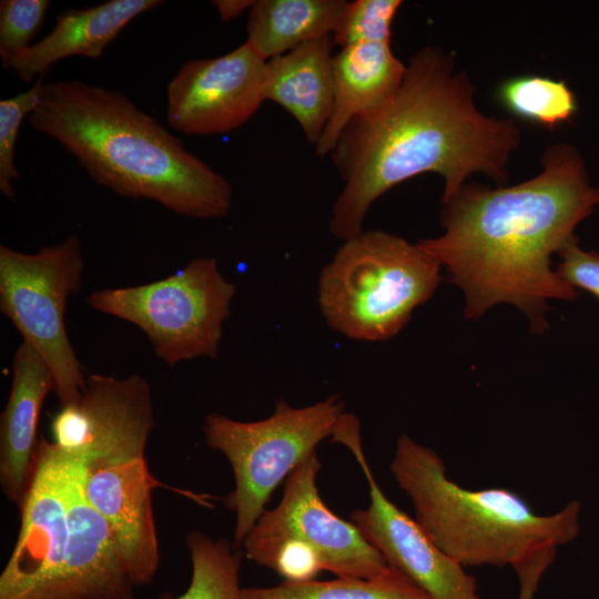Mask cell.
I'll list each match as a JSON object with an SVG mask.
<instances>
[{"mask_svg":"<svg viewBox=\"0 0 599 599\" xmlns=\"http://www.w3.org/2000/svg\"><path fill=\"white\" fill-rule=\"evenodd\" d=\"M440 264L419 243L384 231L345 240L318 280V304L329 327L349 338L397 335L435 293Z\"/></svg>","mask_w":599,"mask_h":599,"instance_id":"5b68a950","label":"cell"},{"mask_svg":"<svg viewBox=\"0 0 599 599\" xmlns=\"http://www.w3.org/2000/svg\"><path fill=\"white\" fill-rule=\"evenodd\" d=\"M54 379L43 358L21 342L12 361V383L0 424V481L4 495L19 507L37 463V426Z\"/></svg>","mask_w":599,"mask_h":599,"instance_id":"2e32d148","label":"cell"},{"mask_svg":"<svg viewBox=\"0 0 599 599\" xmlns=\"http://www.w3.org/2000/svg\"><path fill=\"white\" fill-rule=\"evenodd\" d=\"M265 81L266 61L245 42L216 58L189 60L167 84V122L189 135L235 130L266 101Z\"/></svg>","mask_w":599,"mask_h":599,"instance_id":"4fadbf2b","label":"cell"},{"mask_svg":"<svg viewBox=\"0 0 599 599\" xmlns=\"http://www.w3.org/2000/svg\"><path fill=\"white\" fill-rule=\"evenodd\" d=\"M332 34L266 61L265 99L281 105L315 146L334 102Z\"/></svg>","mask_w":599,"mask_h":599,"instance_id":"d6986e66","label":"cell"},{"mask_svg":"<svg viewBox=\"0 0 599 599\" xmlns=\"http://www.w3.org/2000/svg\"><path fill=\"white\" fill-rule=\"evenodd\" d=\"M343 409V400L333 395L300 408L281 399L274 413L258 422L216 413L205 417L207 446L226 457L234 474L235 487L226 506L235 511V549L242 547L278 484L333 435Z\"/></svg>","mask_w":599,"mask_h":599,"instance_id":"8992f818","label":"cell"},{"mask_svg":"<svg viewBox=\"0 0 599 599\" xmlns=\"http://www.w3.org/2000/svg\"><path fill=\"white\" fill-rule=\"evenodd\" d=\"M236 287L214 257H197L176 273L148 284L92 292L87 304L138 326L155 355L173 367L215 358Z\"/></svg>","mask_w":599,"mask_h":599,"instance_id":"52a82bcc","label":"cell"},{"mask_svg":"<svg viewBox=\"0 0 599 599\" xmlns=\"http://www.w3.org/2000/svg\"><path fill=\"white\" fill-rule=\"evenodd\" d=\"M557 548L554 544L544 545L512 567L519 580L518 599H535L540 579L554 562Z\"/></svg>","mask_w":599,"mask_h":599,"instance_id":"83f0119b","label":"cell"},{"mask_svg":"<svg viewBox=\"0 0 599 599\" xmlns=\"http://www.w3.org/2000/svg\"><path fill=\"white\" fill-rule=\"evenodd\" d=\"M48 0H2L0 2V58L4 67L31 45L40 30Z\"/></svg>","mask_w":599,"mask_h":599,"instance_id":"484cf974","label":"cell"},{"mask_svg":"<svg viewBox=\"0 0 599 599\" xmlns=\"http://www.w3.org/2000/svg\"><path fill=\"white\" fill-rule=\"evenodd\" d=\"M192 575L187 589L159 599H243L240 587L241 555L227 539H212L192 530L185 539Z\"/></svg>","mask_w":599,"mask_h":599,"instance_id":"7402d4cb","label":"cell"},{"mask_svg":"<svg viewBox=\"0 0 599 599\" xmlns=\"http://www.w3.org/2000/svg\"><path fill=\"white\" fill-rule=\"evenodd\" d=\"M402 6L399 0H356L346 3L332 34L344 48L359 42L390 43L392 21Z\"/></svg>","mask_w":599,"mask_h":599,"instance_id":"cb8c5ba5","label":"cell"},{"mask_svg":"<svg viewBox=\"0 0 599 599\" xmlns=\"http://www.w3.org/2000/svg\"><path fill=\"white\" fill-rule=\"evenodd\" d=\"M319 469L314 451L288 475L281 501L262 514L243 540L246 557L270 568L280 550L294 547L313 555L322 570L337 577L384 576L392 566L382 554L353 522L341 519L323 502L316 484Z\"/></svg>","mask_w":599,"mask_h":599,"instance_id":"9c48e42d","label":"cell"},{"mask_svg":"<svg viewBox=\"0 0 599 599\" xmlns=\"http://www.w3.org/2000/svg\"><path fill=\"white\" fill-rule=\"evenodd\" d=\"M44 75L37 79L27 91L0 100V191L8 199H14L13 182L20 177L14 164V150L23 119L33 112L38 104Z\"/></svg>","mask_w":599,"mask_h":599,"instance_id":"d4e9b609","label":"cell"},{"mask_svg":"<svg viewBox=\"0 0 599 599\" xmlns=\"http://www.w3.org/2000/svg\"><path fill=\"white\" fill-rule=\"evenodd\" d=\"M345 0H258L250 10L245 43L263 60L333 34Z\"/></svg>","mask_w":599,"mask_h":599,"instance_id":"ffe728a7","label":"cell"},{"mask_svg":"<svg viewBox=\"0 0 599 599\" xmlns=\"http://www.w3.org/2000/svg\"><path fill=\"white\" fill-rule=\"evenodd\" d=\"M521 135L511 119L481 113L469 77L438 47H424L406 64L402 85L379 109L352 120L329 156L344 186L329 221L343 241L363 232L373 203L423 173L444 179L441 203L474 173L499 186Z\"/></svg>","mask_w":599,"mask_h":599,"instance_id":"7a4b0ae2","label":"cell"},{"mask_svg":"<svg viewBox=\"0 0 599 599\" xmlns=\"http://www.w3.org/2000/svg\"><path fill=\"white\" fill-rule=\"evenodd\" d=\"M156 486L145 457L85 468V498L110 526L136 587L150 583L160 564L151 498Z\"/></svg>","mask_w":599,"mask_h":599,"instance_id":"9a60e30c","label":"cell"},{"mask_svg":"<svg viewBox=\"0 0 599 599\" xmlns=\"http://www.w3.org/2000/svg\"><path fill=\"white\" fill-rule=\"evenodd\" d=\"M332 437L352 451L368 485L369 504L365 509L353 511L351 520L387 564L432 599H480L476 578L383 493L363 451L359 420L345 413Z\"/></svg>","mask_w":599,"mask_h":599,"instance_id":"30bf717a","label":"cell"},{"mask_svg":"<svg viewBox=\"0 0 599 599\" xmlns=\"http://www.w3.org/2000/svg\"><path fill=\"white\" fill-rule=\"evenodd\" d=\"M559 255L558 275L575 290L582 288L599 298V253L583 251L575 240Z\"/></svg>","mask_w":599,"mask_h":599,"instance_id":"4316f807","label":"cell"},{"mask_svg":"<svg viewBox=\"0 0 599 599\" xmlns=\"http://www.w3.org/2000/svg\"><path fill=\"white\" fill-rule=\"evenodd\" d=\"M84 477L85 466L73 458L68 545L45 599H133L136 586L110 526L85 498Z\"/></svg>","mask_w":599,"mask_h":599,"instance_id":"5bb4252c","label":"cell"},{"mask_svg":"<svg viewBox=\"0 0 599 599\" xmlns=\"http://www.w3.org/2000/svg\"><path fill=\"white\" fill-rule=\"evenodd\" d=\"M243 599H432L403 572L392 567L382 577L364 579L285 581L272 587L242 589Z\"/></svg>","mask_w":599,"mask_h":599,"instance_id":"44dd1931","label":"cell"},{"mask_svg":"<svg viewBox=\"0 0 599 599\" xmlns=\"http://www.w3.org/2000/svg\"><path fill=\"white\" fill-rule=\"evenodd\" d=\"M541 166L511 186L464 184L441 203L444 233L419 242L464 291L469 319L508 303L540 334L548 328V301L577 296L551 268V256L577 240L575 229L599 205V189L570 144L548 146Z\"/></svg>","mask_w":599,"mask_h":599,"instance_id":"6da1fadb","label":"cell"},{"mask_svg":"<svg viewBox=\"0 0 599 599\" xmlns=\"http://www.w3.org/2000/svg\"><path fill=\"white\" fill-rule=\"evenodd\" d=\"M29 122L121 196L195 219L231 210L229 181L119 90L80 80L44 82Z\"/></svg>","mask_w":599,"mask_h":599,"instance_id":"3957f363","label":"cell"},{"mask_svg":"<svg viewBox=\"0 0 599 599\" xmlns=\"http://www.w3.org/2000/svg\"><path fill=\"white\" fill-rule=\"evenodd\" d=\"M73 457L39 443L37 463L20 506L17 542L0 575V599H45L64 559L69 537L68 484Z\"/></svg>","mask_w":599,"mask_h":599,"instance_id":"7c38bea8","label":"cell"},{"mask_svg":"<svg viewBox=\"0 0 599 599\" xmlns=\"http://www.w3.org/2000/svg\"><path fill=\"white\" fill-rule=\"evenodd\" d=\"M83 270L75 235L35 253L0 246V311L48 365L60 406L79 400L87 382L64 321L69 297L80 290Z\"/></svg>","mask_w":599,"mask_h":599,"instance_id":"ba28073f","label":"cell"},{"mask_svg":"<svg viewBox=\"0 0 599 599\" xmlns=\"http://www.w3.org/2000/svg\"><path fill=\"white\" fill-rule=\"evenodd\" d=\"M155 426L150 385L139 374L125 378L92 374L73 404L52 417V443L92 468L145 457Z\"/></svg>","mask_w":599,"mask_h":599,"instance_id":"8fae6325","label":"cell"},{"mask_svg":"<svg viewBox=\"0 0 599 599\" xmlns=\"http://www.w3.org/2000/svg\"><path fill=\"white\" fill-rule=\"evenodd\" d=\"M500 103L516 116L555 128L577 111V100L569 87L542 75H519L498 89Z\"/></svg>","mask_w":599,"mask_h":599,"instance_id":"603a6c76","label":"cell"},{"mask_svg":"<svg viewBox=\"0 0 599 599\" xmlns=\"http://www.w3.org/2000/svg\"><path fill=\"white\" fill-rule=\"evenodd\" d=\"M161 3L160 0H110L63 11L49 34L18 53L3 68L12 70L21 81L30 82L64 58L99 59L132 20Z\"/></svg>","mask_w":599,"mask_h":599,"instance_id":"ac0fdd59","label":"cell"},{"mask_svg":"<svg viewBox=\"0 0 599 599\" xmlns=\"http://www.w3.org/2000/svg\"><path fill=\"white\" fill-rule=\"evenodd\" d=\"M217 9L222 21H231L241 16L245 10H251L253 0H215L212 2Z\"/></svg>","mask_w":599,"mask_h":599,"instance_id":"f1b7e54d","label":"cell"},{"mask_svg":"<svg viewBox=\"0 0 599 599\" xmlns=\"http://www.w3.org/2000/svg\"><path fill=\"white\" fill-rule=\"evenodd\" d=\"M390 471L412 500L417 522L464 567H514L537 548L569 544L580 531L579 501L539 515L509 489H466L447 476L434 449L406 434L397 439Z\"/></svg>","mask_w":599,"mask_h":599,"instance_id":"277c9868","label":"cell"},{"mask_svg":"<svg viewBox=\"0 0 599 599\" xmlns=\"http://www.w3.org/2000/svg\"><path fill=\"white\" fill-rule=\"evenodd\" d=\"M405 73L406 64L395 57L388 42H359L339 48L333 57V109L315 146L316 154L329 155L352 120L388 102Z\"/></svg>","mask_w":599,"mask_h":599,"instance_id":"e0dca14e","label":"cell"}]
</instances>
